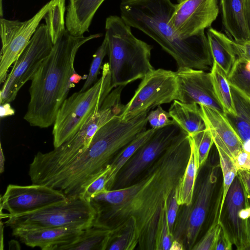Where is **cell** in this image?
Instances as JSON below:
<instances>
[{
	"mask_svg": "<svg viewBox=\"0 0 250 250\" xmlns=\"http://www.w3.org/2000/svg\"><path fill=\"white\" fill-rule=\"evenodd\" d=\"M243 250H250V217L243 220Z\"/></svg>",
	"mask_w": 250,
	"mask_h": 250,
	"instance_id": "42",
	"label": "cell"
},
{
	"mask_svg": "<svg viewBox=\"0 0 250 250\" xmlns=\"http://www.w3.org/2000/svg\"><path fill=\"white\" fill-rule=\"evenodd\" d=\"M111 232V230L92 226L84 229L75 243L62 250H106Z\"/></svg>",
	"mask_w": 250,
	"mask_h": 250,
	"instance_id": "26",
	"label": "cell"
},
{
	"mask_svg": "<svg viewBox=\"0 0 250 250\" xmlns=\"http://www.w3.org/2000/svg\"><path fill=\"white\" fill-rule=\"evenodd\" d=\"M169 118L168 112L164 110L160 105L158 106L154 110L151 111L147 115V121L151 128L154 129H158L172 124L174 121Z\"/></svg>",
	"mask_w": 250,
	"mask_h": 250,
	"instance_id": "36",
	"label": "cell"
},
{
	"mask_svg": "<svg viewBox=\"0 0 250 250\" xmlns=\"http://www.w3.org/2000/svg\"><path fill=\"white\" fill-rule=\"evenodd\" d=\"M190 146V154L184 173L176 189L179 205H189L192 201L196 180L200 168L196 147L188 135Z\"/></svg>",
	"mask_w": 250,
	"mask_h": 250,
	"instance_id": "23",
	"label": "cell"
},
{
	"mask_svg": "<svg viewBox=\"0 0 250 250\" xmlns=\"http://www.w3.org/2000/svg\"><path fill=\"white\" fill-rule=\"evenodd\" d=\"M219 12L217 0H184L176 4L169 22L182 38H188L210 27Z\"/></svg>",
	"mask_w": 250,
	"mask_h": 250,
	"instance_id": "14",
	"label": "cell"
},
{
	"mask_svg": "<svg viewBox=\"0 0 250 250\" xmlns=\"http://www.w3.org/2000/svg\"><path fill=\"white\" fill-rule=\"evenodd\" d=\"M232 45L238 58L250 60V43H238L232 41Z\"/></svg>",
	"mask_w": 250,
	"mask_h": 250,
	"instance_id": "41",
	"label": "cell"
},
{
	"mask_svg": "<svg viewBox=\"0 0 250 250\" xmlns=\"http://www.w3.org/2000/svg\"><path fill=\"white\" fill-rule=\"evenodd\" d=\"M95 215L90 202L79 196L9 217L4 224L11 229L71 228L84 230L92 226Z\"/></svg>",
	"mask_w": 250,
	"mask_h": 250,
	"instance_id": "7",
	"label": "cell"
},
{
	"mask_svg": "<svg viewBox=\"0 0 250 250\" xmlns=\"http://www.w3.org/2000/svg\"><path fill=\"white\" fill-rule=\"evenodd\" d=\"M212 224L203 237L196 243L192 250H214L221 229V220L219 217L218 205L216 206Z\"/></svg>",
	"mask_w": 250,
	"mask_h": 250,
	"instance_id": "32",
	"label": "cell"
},
{
	"mask_svg": "<svg viewBox=\"0 0 250 250\" xmlns=\"http://www.w3.org/2000/svg\"><path fill=\"white\" fill-rule=\"evenodd\" d=\"M207 37L213 62L227 77L238 58L232 45L233 40L227 34L211 27L208 29Z\"/></svg>",
	"mask_w": 250,
	"mask_h": 250,
	"instance_id": "21",
	"label": "cell"
},
{
	"mask_svg": "<svg viewBox=\"0 0 250 250\" xmlns=\"http://www.w3.org/2000/svg\"><path fill=\"white\" fill-rule=\"evenodd\" d=\"M230 87L237 115H225L243 144L250 140V100L233 87Z\"/></svg>",
	"mask_w": 250,
	"mask_h": 250,
	"instance_id": "24",
	"label": "cell"
},
{
	"mask_svg": "<svg viewBox=\"0 0 250 250\" xmlns=\"http://www.w3.org/2000/svg\"><path fill=\"white\" fill-rule=\"evenodd\" d=\"M50 7L44 19L51 41L55 44L66 30L65 12V0H51Z\"/></svg>",
	"mask_w": 250,
	"mask_h": 250,
	"instance_id": "28",
	"label": "cell"
},
{
	"mask_svg": "<svg viewBox=\"0 0 250 250\" xmlns=\"http://www.w3.org/2000/svg\"><path fill=\"white\" fill-rule=\"evenodd\" d=\"M246 0H220L222 24L227 35L238 43L249 42L245 18Z\"/></svg>",
	"mask_w": 250,
	"mask_h": 250,
	"instance_id": "18",
	"label": "cell"
},
{
	"mask_svg": "<svg viewBox=\"0 0 250 250\" xmlns=\"http://www.w3.org/2000/svg\"><path fill=\"white\" fill-rule=\"evenodd\" d=\"M210 74L215 95L224 109V114L236 115L231 87L227 76L222 69L214 62Z\"/></svg>",
	"mask_w": 250,
	"mask_h": 250,
	"instance_id": "27",
	"label": "cell"
},
{
	"mask_svg": "<svg viewBox=\"0 0 250 250\" xmlns=\"http://www.w3.org/2000/svg\"><path fill=\"white\" fill-rule=\"evenodd\" d=\"M181 0H177L178 2H180L181 1Z\"/></svg>",
	"mask_w": 250,
	"mask_h": 250,
	"instance_id": "49",
	"label": "cell"
},
{
	"mask_svg": "<svg viewBox=\"0 0 250 250\" xmlns=\"http://www.w3.org/2000/svg\"><path fill=\"white\" fill-rule=\"evenodd\" d=\"M190 151L188 134L182 129L139 180L91 198L89 202L96 212L92 226L114 230L131 222L138 248L156 250L161 228L167 221L170 198L184 173Z\"/></svg>",
	"mask_w": 250,
	"mask_h": 250,
	"instance_id": "1",
	"label": "cell"
},
{
	"mask_svg": "<svg viewBox=\"0 0 250 250\" xmlns=\"http://www.w3.org/2000/svg\"><path fill=\"white\" fill-rule=\"evenodd\" d=\"M12 229V235L22 243L42 250H62L64 247L75 243L83 230L71 228Z\"/></svg>",
	"mask_w": 250,
	"mask_h": 250,
	"instance_id": "16",
	"label": "cell"
},
{
	"mask_svg": "<svg viewBox=\"0 0 250 250\" xmlns=\"http://www.w3.org/2000/svg\"><path fill=\"white\" fill-rule=\"evenodd\" d=\"M225 202L227 216L232 233V242L237 250H243V220L239 218V213L244 208L245 201L242 187L237 176L228 190Z\"/></svg>",
	"mask_w": 250,
	"mask_h": 250,
	"instance_id": "20",
	"label": "cell"
},
{
	"mask_svg": "<svg viewBox=\"0 0 250 250\" xmlns=\"http://www.w3.org/2000/svg\"><path fill=\"white\" fill-rule=\"evenodd\" d=\"M180 205L177 203L176 190L172 193L170 198L167 210V219L168 229L173 235V227L177 218Z\"/></svg>",
	"mask_w": 250,
	"mask_h": 250,
	"instance_id": "37",
	"label": "cell"
},
{
	"mask_svg": "<svg viewBox=\"0 0 250 250\" xmlns=\"http://www.w3.org/2000/svg\"><path fill=\"white\" fill-rule=\"evenodd\" d=\"M113 88L109 65L106 62L102 67L101 77L92 86L85 91L74 93L62 103L53 124L54 147L60 146L75 135L99 110Z\"/></svg>",
	"mask_w": 250,
	"mask_h": 250,
	"instance_id": "6",
	"label": "cell"
},
{
	"mask_svg": "<svg viewBox=\"0 0 250 250\" xmlns=\"http://www.w3.org/2000/svg\"><path fill=\"white\" fill-rule=\"evenodd\" d=\"M156 129H146L139 134L133 140L121 150L109 164L106 189H112L117 176L123 166L136 151L152 136Z\"/></svg>",
	"mask_w": 250,
	"mask_h": 250,
	"instance_id": "25",
	"label": "cell"
},
{
	"mask_svg": "<svg viewBox=\"0 0 250 250\" xmlns=\"http://www.w3.org/2000/svg\"><path fill=\"white\" fill-rule=\"evenodd\" d=\"M233 161L238 170H250V153L242 150L237 154Z\"/></svg>",
	"mask_w": 250,
	"mask_h": 250,
	"instance_id": "40",
	"label": "cell"
},
{
	"mask_svg": "<svg viewBox=\"0 0 250 250\" xmlns=\"http://www.w3.org/2000/svg\"><path fill=\"white\" fill-rule=\"evenodd\" d=\"M15 111L12 108L9 103H5L0 104V116L1 118L14 115Z\"/></svg>",
	"mask_w": 250,
	"mask_h": 250,
	"instance_id": "43",
	"label": "cell"
},
{
	"mask_svg": "<svg viewBox=\"0 0 250 250\" xmlns=\"http://www.w3.org/2000/svg\"><path fill=\"white\" fill-rule=\"evenodd\" d=\"M220 165L209 167L194 189L189 205L179 207L173 227V238L184 250H192L206 219L217 181Z\"/></svg>",
	"mask_w": 250,
	"mask_h": 250,
	"instance_id": "8",
	"label": "cell"
},
{
	"mask_svg": "<svg viewBox=\"0 0 250 250\" xmlns=\"http://www.w3.org/2000/svg\"><path fill=\"white\" fill-rule=\"evenodd\" d=\"M199 106L206 128L211 134L215 146L234 161L237 154L243 150L242 142L235 129L224 113L204 105Z\"/></svg>",
	"mask_w": 250,
	"mask_h": 250,
	"instance_id": "17",
	"label": "cell"
},
{
	"mask_svg": "<svg viewBox=\"0 0 250 250\" xmlns=\"http://www.w3.org/2000/svg\"><path fill=\"white\" fill-rule=\"evenodd\" d=\"M108 43L104 37L102 44L93 55V60L90 67L88 75L79 91L86 90L92 86L97 81V77L101 68L102 63L105 56L107 54Z\"/></svg>",
	"mask_w": 250,
	"mask_h": 250,
	"instance_id": "33",
	"label": "cell"
},
{
	"mask_svg": "<svg viewBox=\"0 0 250 250\" xmlns=\"http://www.w3.org/2000/svg\"><path fill=\"white\" fill-rule=\"evenodd\" d=\"M5 157L3 152L1 144H0V172L2 173L4 169Z\"/></svg>",
	"mask_w": 250,
	"mask_h": 250,
	"instance_id": "47",
	"label": "cell"
},
{
	"mask_svg": "<svg viewBox=\"0 0 250 250\" xmlns=\"http://www.w3.org/2000/svg\"><path fill=\"white\" fill-rule=\"evenodd\" d=\"M170 117L180 127L192 135L206 129V125L196 103L185 104L174 100L168 110Z\"/></svg>",
	"mask_w": 250,
	"mask_h": 250,
	"instance_id": "22",
	"label": "cell"
},
{
	"mask_svg": "<svg viewBox=\"0 0 250 250\" xmlns=\"http://www.w3.org/2000/svg\"><path fill=\"white\" fill-rule=\"evenodd\" d=\"M104 0H68L65 16L66 30L77 36L89 32L94 16Z\"/></svg>",
	"mask_w": 250,
	"mask_h": 250,
	"instance_id": "19",
	"label": "cell"
},
{
	"mask_svg": "<svg viewBox=\"0 0 250 250\" xmlns=\"http://www.w3.org/2000/svg\"><path fill=\"white\" fill-rule=\"evenodd\" d=\"M175 73L177 90L175 100L204 105L224 113L215 95L210 72L183 68L177 69Z\"/></svg>",
	"mask_w": 250,
	"mask_h": 250,
	"instance_id": "15",
	"label": "cell"
},
{
	"mask_svg": "<svg viewBox=\"0 0 250 250\" xmlns=\"http://www.w3.org/2000/svg\"><path fill=\"white\" fill-rule=\"evenodd\" d=\"M53 46L46 24H40L3 83L0 93V104L15 99L21 88L32 79L49 55Z\"/></svg>",
	"mask_w": 250,
	"mask_h": 250,
	"instance_id": "9",
	"label": "cell"
},
{
	"mask_svg": "<svg viewBox=\"0 0 250 250\" xmlns=\"http://www.w3.org/2000/svg\"><path fill=\"white\" fill-rule=\"evenodd\" d=\"M181 130L174 121L170 125L156 129L150 138L123 166L112 189L123 188L133 183L177 138Z\"/></svg>",
	"mask_w": 250,
	"mask_h": 250,
	"instance_id": "12",
	"label": "cell"
},
{
	"mask_svg": "<svg viewBox=\"0 0 250 250\" xmlns=\"http://www.w3.org/2000/svg\"><path fill=\"white\" fill-rule=\"evenodd\" d=\"M0 199V210L8 212L1 217L8 218L65 201L68 198L61 191L45 185L10 184Z\"/></svg>",
	"mask_w": 250,
	"mask_h": 250,
	"instance_id": "13",
	"label": "cell"
},
{
	"mask_svg": "<svg viewBox=\"0 0 250 250\" xmlns=\"http://www.w3.org/2000/svg\"><path fill=\"white\" fill-rule=\"evenodd\" d=\"M232 241L224 225L221 222V230L214 250H230L232 249Z\"/></svg>",
	"mask_w": 250,
	"mask_h": 250,
	"instance_id": "39",
	"label": "cell"
},
{
	"mask_svg": "<svg viewBox=\"0 0 250 250\" xmlns=\"http://www.w3.org/2000/svg\"><path fill=\"white\" fill-rule=\"evenodd\" d=\"M52 0L45 3L32 18L21 21L0 18L2 47L0 57V83H4L9 67L26 48L49 9Z\"/></svg>",
	"mask_w": 250,
	"mask_h": 250,
	"instance_id": "11",
	"label": "cell"
},
{
	"mask_svg": "<svg viewBox=\"0 0 250 250\" xmlns=\"http://www.w3.org/2000/svg\"><path fill=\"white\" fill-rule=\"evenodd\" d=\"M216 149L218 154L220 167L223 178L222 198L219 211V217L221 218L227 192L237 176L238 169L230 157L220 149L216 147Z\"/></svg>",
	"mask_w": 250,
	"mask_h": 250,
	"instance_id": "31",
	"label": "cell"
},
{
	"mask_svg": "<svg viewBox=\"0 0 250 250\" xmlns=\"http://www.w3.org/2000/svg\"><path fill=\"white\" fill-rule=\"evenodd\" d=\"M183 0H181L180 2H181V1H183Z\"/></svg>",
	"mask_w": 250,
	"mask_h": 250,
	"instance_id": "50",
	"label": "cell"
},
{
	"mask_svg": "<svg viewBox=\"0 0 250 250\" xmlns=\"http://www.w3.org/2000/svg\"><path fill=\"white\" fill-rule=\"evenodd\" d=\"M189 136L192 138L196 147L201 168L205 164L210 149L214 144L212 137L207 128L204 130Z\"/></svg>",
	"mask_w": 250,
	"mask_h": 250,
	"instance_id": "34",
	"label": "cell"
},
{
	"mask_svg": "<svg viewBox=\"0 0 250 250\" xmlns=\"http://www.w3.org/2000/svg\"><path fill=\"white\" fill-rule=\"evenodd\" d=\"M137 246L133 225L127 222L119 229L112 230L106 250H133Z\"/></svg>",
	"mask_w": 250,
	"mask_h": 250,
	"instance_id": "30",
	"label": "cell"
},
{
	"mask_svg": "<svg viewBox=\"0 0 250 250\" xmlns=\"http://www.w3.org/2000/svg\"><path fill=\"white\" fill-rule=\"evenodd\" d=\"M0 18H2L3 16L2 0H0Z\"/></svg>",
	"mask_w": 250,
	"mask_h": 250,
	"instance_id": "48",
	"label": "cell"
},
{
	"mask_svg": "<svg viewBox=\"0 0 250 250\" xmlns=\"http://www.w3.org/2000/svg\"><path fill=\"white\" fill-rule=\"evenodd\" d=\"M124 107L121 94L111 92L99 110L71 138L50 151L38 152L29 166L28 174L32 184H40L84 152L97 131L114 117L121 115Z\"/></svg>",
	"mask_w": 250,
	"mask_h": 250,
	"instance_id": "4",
	"label": "cell"
},
{
	"mask_svg": "<svg viewBox=\"0 0 250 250\" xmlns=\"http://www.w3.org/2000/svg\"><path fill=\"white\" fill-rule=\"evenodd\" d=\"M169 250H184V247L180 242L174 240L172 242Z\"/></svg>",
	"mask_w": 250,
	"mask_h": 250,
	"instance_id": "46",
	"label": "cell"
},
{
	"mask_svg": "<svg viewBox=\"0 0 250 250\" xmlns=\"http://www.w3.org/2000/svg\"><path fill=\"white\" fill-rule=\"evenodd\" d=\"M237 176L243 190L244 208H248L250 206V170L238 169Z\"/></svg>",
	"mask_w": 250,
	"mask_h": 250,
	"instance_id": "38",
	"label": "cell"
},
{
	"mask_svg": "<svg viewBox=\"0 0 250 250\" xmlns=\"http://www.w3.org/2000/svg\"><path fill=\"white\" fill-rule=\"evenodd\" d=\"M109 170V165L100 175L87 186L82 196L89 202L92 198L107 191L106 185Z\"/></svg>",
	"mask_w": 250,
	"mask_h": 250,
	"instance_id": "35",
	"label": "cell"
},
{
	"mask_svg": "<svg viewBox=\"0 0 250 250\" xmlns=\"http://www.w3.org/2000/svg\"><path fill=\"white\" fill-rule=\"evenodd\" d=\"M227 80L231 86L250 100V60L237 58Z\"/></svg>",
	"mask_w": 250,
	"mask_h": 250,
	"instance_id": "29",
	"label": "cell"
},
{
	"mask_svg": "<svg viewBox=\"0 0 250 250\" xmlns=\"http://www.w3.org/2000/svg\"><path fill=\"white\" fill-rule=\"evenodd\" d=\"M105 37L113 88L142 79L154 69L150 63L152 46L136 38L121 17L111 15L105 23Z\"/></svg>",
	"mask_w": 250,
	"mask_h": 250,
	"instance_id": "5",
	"label": "cell"
},
{
	"mask_svg": "<svg viewBox=\"0 0 250 250\" xmlns=\"http://www.w3.org/2000/svg\"><path fill=\"white\" fill-rule=\"evenodd\" d=\"M102 36H74L66 29L53 44L48 57L31 80L30 100L24 119L33 126L47 128L54 124L66 98L75 73L74 62L80 49L87 42Z\"/></svg>",
	"mask_w": 250,
	"mask_h": 250,
	"instance_id": "3",
	"label": "cell"
},
{
	"mask_svg": "<svg viewBox=\"0 0 250 250\" xmlns=\"http://www.w3.org/2000/svg\"><path fill=\"white\" fill-rule=\"evenodd\" d=\"M177 90L175 72L153 69L142 79L133 96L125 105L122 119L129 120L154 107L171 103L175 100Z\"/></svg>",
	"mask_w": 250,
	"mask_h": 250,
	"instance_id": "10",
	"label": "cell"
},
{
	"mask_svg": "<svg viewBox=\"0 0 250 250\" xmlns=\"http://www.w3.org/2000/svg\"><path fill=\"white\" fill-rule=\"evenodd\" d=\"M239 216L242 220L250 217V206L242 209L239 213Z\"/></svg>",
	"mask_w": 250,
	"mask_h": 250,
	"instance_id": "45",
	"label": "cell"
},
{
	"mask_svg": "<svg viewBox=\"0 0 250 250\" xmlns=\"http://www.w3.org/2000/svg\"><path fill=\"white\" fill-rule=\"evenodd\" d=\"M176 4L171 0H122L121 17L154 40L175 61L177 69L210 71L213 60L207 35L203 32L182 38L169 22Z\"/></svg>",
	"mask_w": 250,
	"mask_h": 250,
	"instance_id": "2",
	"label": "cell"
},
{
	"mask_svg": "<svg viewBox=\"0 0 250 250\" xmlns=\"http://www.w3.org/2000/svg\"><path fill=\"white\" fill-rule=\"evenodd\" d=\"M245 18L249 35V42L248 43H250V0H246L245 1Z\"/></svg>",
	"mask_w": 250,
	"mask_h": 250,
	"instance_id": "44",
	"label": "cell"
}]
</instances>
